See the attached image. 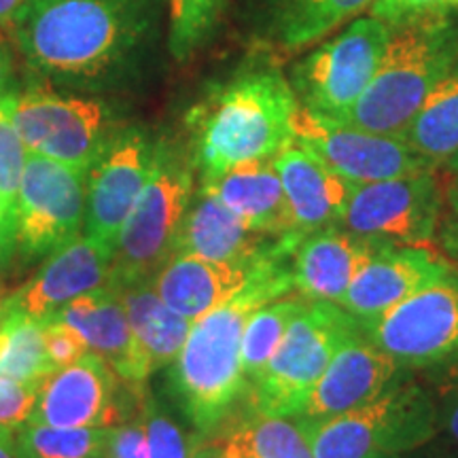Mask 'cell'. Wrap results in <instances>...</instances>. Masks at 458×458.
Wrapping results in <instances>:
<instances>
[{
	"label": "cell",
	"mask_w": 458,
	"mask_h": 458,
	"mask_svg": "<svg viewBox=\"0 0 458 458\" xmlns=\"http://www.w3.org/2000/svg\"><path fill=\"white\" fill-rule=\"evenodd\" d=\"M360 329L403 369L433 368L458 357V274L450 270L393 310L359 318Z\"/></svg>",
	"instance_id": "11"
},
{
	"label": "cell",
	"mask_w": 458,
	"mask_h": 458,
	"mask_svg": "<svg viewBox=\"0 0 458 458\" xmlns=\"http://www.w3.org/2000/svg\"><path fill=\"white\" fill-rule=\"evenodd\" d=\"M122 297L131 334L139 344L148 374L168 368L185 346L191 323L165 303L151 283H139L114 291Z\"/></svg>",
	"instance_id": "25"
},
{
	"label": "cell",
	"mask_w": 458,
	"mask_h": 458,
	"mask_svg": "<svg viewBox=\"0 0 458 458\" xmlns=\"http://www.w3.org/2000/svg\"><path fill=\"white\" fill-rule=\"evenodd\" d=\"M442 196L433 172L354 185L342 227L391 244L414 246L433 238Z\"/></svg>",
	"instance_id": "13"
},
{
	"label": "cell",
	"mask_w": 458,
	"mask_h": 458,
	"mask_svg": "<svg viewBox=\"0 0 458 458\" xmlns=\"http://www.w3.org/2000/svg\"><path fill=\"white\" fill-rule=\"evenodd\" d=\"M189 458H221V454H219V448H216V445H202V444H199L191 450Z\"/></svg>",
	"instance_id": "43"
},
{
	"label": "cell",
	"mask_w": 458,
	"mask_h": 458,
	"mask_svg": "<svg viewBox=\"0 0 458 458\" xmlns=\"http://www.w3.org/2000/svg\"><path fill=\"white\" fill-rule=\"evenodd\" d=\"M0 458H20L15 450V437H0Z\"/></svg>",
	"instance_id": "44"
},
{
	"label": "cell",
	"mask_w": 458,
	"mask_h": 458,
	"mask_svg": "<svg viewBox=\"0 0 458 458\" xmlns=\"http://www.w3.org/2000/svg\"><path fill=\"white\" fill-rule=\"evenodd\" d=\"M157 145L139 128L119 130L111 145L88 172L85 233L114 249L130 210L145 189Z\"/></svg>",
	"instance_id": "14"
},
{
	"label": "cell",
	"mask_w": 458,
	"mask_h": 458,
	"mask_svg": "<svg viewBox=\"0 0 458 458\" xmlns=\"http://www.w3.org/2000/svg\"><path fill=\"white\" fill-rule=\"evenodd\" d=\"M293 140L301 142L331 170L354 185L433 172L437 165L418 156L399 136L377 134L300 106Z\"/></svg>",
	"instance_id": "12"
},
{
	"label": "cell",
	"mask_w": 458,
	"mask_h": 458,
	"mask_svg": "<svg viewBox=\"0 0 458 458\" xmlns=\"http://www.w3.org/2000/svg\"><path fill=\"white\" fill-rule=\"evenodd\" d=\"M458 11V0H442V13H452Z\"/></svg>",
	"instance_id": "46"
},
{
	"label": "cell",
	"mask_w": 458,
	"mask_h": 458,
	"mask_svg": "<svg viewBox=\"0 0 458 458\" xmlns=\"http://www.w3.org/2000/svg\"><path fill=\"white\" fill-rule=\"evenodd\" d=\"M456 64L458 26L450 13L416 17L393 26L374 79L337 122L397 136Z\"/></svg>",
	"instance_id": "4"
},
{
	"label": "cell",
	"mask_w": 458,
	"mask_h": 458,
	"mask_svg": "<svg viewBox=\"0 0 458 458\" xmlns=\"http://www.w3.org/2000/svg\"><path fill=\"white\" fill-rule=\"evenodd\" d=\"M267 259L232 263L174 253L156 274L151 284L172 310L193 325L244 289Z\"/></svg>",
	"instance_id": "23"
},
{
	"label": "cell",
	"mask_w": 458,
	"mask_h": 458,
	"mask_svg": "<svg viewBox=\"0 0 458 458\" xmlns=\"http://www.w3.org/2000/svg\"><path fill=\"white\" fill-rule=\"evenodd\" d=\"M193 198V174L168 145H157L156 165L114 240L108 289L151 283L172 257L174 238Z\"/></svg>",
	"instance_id": "7"
},
{
	"label": "cell",
	"mask_w": 458,
	"mask_h": 458,
	"mask_svg": "<svg viewBox=\"0 0 458 458\" xmlns=\"http://www.w3.org/2000/svg\"><path fill=\"white\" fill-rule=\"evenodd\" d=\"M289 202L293 229L301 240L318 229L340 225L354 182L331 170L317 153L291 140L274 157Z\"/></svg>",
	"instance_id": "22"
},
{
	"label": "cell",
	"mask_w": 458,
	"mask_h": 458,
	"mask_svg": "<svg viewBox=\"0 0 458 458\" xmlns=\"http://www.w3.org/2000/svg\"><path fill=\"white\" fill-rule=\"evenodd\" d=\"M454 164H456V170H458V157L454 159ZM456 198H458V182H456Z\"/></svg>",
	"instance_id": "47"
},
{
	"label": "cell",
	"mask_w": 458,
	"mask_h": 458,
	"mask_svg": "<svg viewBox=\"0 0 458 458\" xmlns=\"http://www.w3.org/2000/svg\"><path fill=\"white\" fill-rule=\"evenodd\" d=\"M122 388H128L122 377L89 351L43 382L30 420L51 427L113 428L128 416Z\"/></svg>",
	"instance_id": "15"
},
{
	"label": "cell",
	"mask_w": 458,
	"mask_h": 458,
	"mask_svg": "<svg viewBox=\"0 0 458 458\" xmlns=\"http://www.w3.org/2000/svg\"><path fill=\"white\" fill-rule=\"evenodd\" d=\"M221 458H314L312 445L295 418L250 410L219 442Z\"/></svg>",
	"instance_id": "27"
},
{
	"label": "cell",
	"mask_w": 458,
	"mask_h": 458,
	"mask_svg": "<svg viewBox=\"0 0 458 458\" xmlns=\"http://www.w3.org/2000/svg\"><path fill=\"white\" fill-rule=\"evenodd\" d=\"M106 458H151L140 416L111 428Z\"/></svg>",
	"instance_id": "38"
},
{
	"label": "cell",
	"mask_w": 458,
	"mask_h": 458,
	"mask_svg": "<svg viewBox=\"0 0 458 458\" xmlns=\"http://www.w3.org/2000/svg\"><path fill=\"white\" fill-rule=\"evenodd\" d=\"M9 236V223H7V213H4L3 199H0V244L4 242V238Z\"/></svg>",
	"instance_id": "45"
},
{
	"label": "cell",
	"mask_w": 458,
	"mask_h": 458,
	"mask_svg": "<svg viewBox=\"0 0 458 458\" xmlns=\"http://www.w3.org/2000/svg\"><path fill=\"white\" fill-rule=\"evenodd\" d=\"M28 159V148L15 128L9 108V91L0 96V199L7 213L9 233L13 223L17 193H20L21 174Z\"/></svg>",
	"instance_id": "33"
},
{
	"label": "cell",
	"mask_w": 458,
	"mask_h": 458,
	"mask_svg": "<svg viewBox=\"0 0 458 458\" xmlns=\"http://www.w3.org/2000/svg\"><path fill=\"white\" fill-rule=\"evenodd\" d=\"M88 172L28 151L9 236L30 259L54 255L85 229Z\"/></svg>",
	"instance_id": "10"
},
{
	"label": "cell",
	"mask_w": 458,
	"mask_h": 458,
	"mask_svg": "<svg viewBox=\"0 0 458 458\" xmlns=\"http://www.w3.org/2000/svg\"><path fill=\"white\" fill-rule=\"evenodd\" d=\"M391 34L386 21L359 17L301 57L291 72L300 106L323 117H344L374 79Z\"/></svg>",
	"instance_id": "8"
},
{
	"label": "cell",
	"mask_w": 458,
	"mask_h": 458,
	"mask_svg": "<svg viewBox=\"0 0 458 458\" xmlns=\"http://www.w3.org/2000/svg\"><path fill=\"white\" fill-rule=\"evenodd\" d=\"M399 139L439 165L458 157V64L422 102Z\"/></svg>",
	"instance_id": "26"
},
{
	"label": "cell",
	"mask_w": 458,
	"mask_h": 458,
	"mask_svg": "<svg viewBox=\"0 0 458 458\" xmlns=\"http://www.w3.org/2000/svg\"><path fill=\"white\" fill-rule=\"evenodd\" d=\"M140 418L145 425L151 458H189L191 445L172 418L151 397L142 399Z\"/></svg>",
	"instance_id": "34"
},
{
	"label": "cell",
	"mask_w": 458,
	"mask_h": 458,
	"mask_svg": "<svg viewBox=\"0 0 458 458\" xmlns=\"http://www.w3.org/2000/svg\"><path fill=\"white\" fill-rule=\"evenodd\" d=\"M0 303H3V301H0Z\"/></svg>",
	"instance_id": "48"
},
{
	"label": "cell",
	"mask_w": 458,
	"mask_h": 458,
	"mask_svg": "<svg viewBox=\"0 0 458 458\" xmlns=\"http://www.w3.org/2000/svg\"><path fill=\"white\" fill-rule=\"evenodd\" d=\"M111 263V246L88 233L79 236L49 255L37 276L0 303V312H21L38 320L54 317L74 297L108 286Z\"/></svg>",
	"instance_id": "16"
},
{
	"label": "cell",
	"mask_w": 458,
	"mask_h": 458,
	"mask_svg": "<svg viewBox=\"0 0 458 458\" xmlns=\"http://www.w3.org/2000/svg\"><path fill=\"white\" fill-rule=\"evenodd\" d=\"M45 348L43 320L21 312H0V377L32 382L55 374Z\"/></svg>",
	"instance_id": "29"
},
{
	"label": "cell",
	"mask_w": 458,
	"mask_h": 458,
	"mask_svg": "<svg viewBox=\"0 0 458 458\" xmlns=\"http://www.w3.org/2000/svg\"><path fill=\"white\" fill-rule=\"evenodd\" d=\"M9 108L28 151L85 172L119 131L102 102L57 94L41 85L9 89Z\"/></svg>",
	"instance_id": "9"
},
{
	"label": "cell",
	"mask_w": 458,
	"mask_h": 458,
	"mask_svg": "<svg viewBox=\"0 0 458 458\" xmlns=\"http://www.w3.org/2000/svg\"><path fill=\"white\" fill-rule=\"evenodd\" d=\"M454 208H452L450 219L445 221V225L442 229V244L452 259H456L458 263V198L454 196L452 199Z\"/></svg>",
	"instance_id": "40"
},
{
	"label": "cell",
	"mask_w": 458,
	"mask_h": 458,
	"mask_svg": "<svg viewBox=\"0 0 458 458\" xmlns=\"http://www.w3.org/2000/svg\"><path fill=\"white\" fill-rule=\"evenodd\" d=\"M45 348H47L49 360L55 365V369L68 368L74 360H79L83 354L89 352L88 342L77 329L71 325L62 323L57 318H45Z\"/></svg>",
	"instance_id": "36"
},
{
	"label": "cell",
	"mask_w": 458,
	"mask_h": 458,
	"mask_svg": "<svg viewBox=\"0 0 458 458\" xmlns=\"http://www.w3.org/2000/svg\"><path fill=\"white\" fill-rule=\"evenodd\" d=\"M202 189L221 199L255 232L274 238L293 236L301 240L293 229V216L274 159L233 165L221 174L202 179Z\"/></svg>",
	"instance_id": "24"
},
{
	"label": "cell",
	"mask_w": 458,
	"mask_h": 458,
	"mask_svg": "<svg viewBox=\"0 0 458 458\" xmlns=\"http://www.w3.org/2000/svg\"><path fill=\"white\" fill-rule=\"evenodd\" d=\"M295 422L306 433L314 458H399L431 442L439 414L425 388L399 377L359 408Z\"/></svg>",
	"instance_id": "5"
},
{
	"label": "cell",
	"mask_w": 458,
	"mask_h": 458,
	"mask_svg": "<svg viewBox=\"0 0 458 458\" xmlns=\"http://www.w3.org/2000/svg\"><path fill=\"white\" fill-rule=\"evenodd\" d=\"M403 368L363 329L337 351L295 418H327L359 408L399 380Z\"/></svg>",
	"instance_id": "18"
},
{
	"label": "cell",
	"mask_w": 458,
	"mask_h": 458,
	"mask_svg": "<svg viewBox=\"0 0 458 458\" xmlns=\"http://www.w3.org/2000/svg\"><path fill=\"white\" fill-rule=\"evenodd\" d=\"M293 85L274 66H253L216 88L189 117L202 179L255 159H274L293 140Z\"/></svg>",
	"instance_id": "3"
},
{
	"label": "cell",
	"mask_w": 458,
	"mask_h": 458,
	"mask_svg": "<svg viewBox=\"0 0 458 458\" xmlns=\"http://www.w3.org/2000/svg\"><path fill=\"white\" fill-rule=\"evenodd\" d=\"M227 0H168V45L176 60H187L208 41Z\"/></svg>",
	"instance_id": "32"
},
{
	"label": "cell",
	"mask_w": 458,
	"mask_h": 458,
	"mask_svg": "<svg viewBox=\"0 0 458 458\" xmlns=\"http://www.w3.org/2000/svg\"><path fill=\"white\" fill-rule=\"evenodd\" d=\"M306 303L308 300H303L301 295L278 297L250 314L242 337V376L246 393L270 363L286 327L306 308Z\"/></svg>",
	"instance_id": "31"
},
{
	"label": "cell",
	"mask_w": 458,
	"mask_h": 458,
	"mask_svg": "<svg viewBox=\"0 0 458 458\" xmlns=\"http://www.w3.org/2000/svg\"><path fill=\"white\" fill-rule=\"evenodd\" d=\"M293 289V255L267 259L232 300L191 325L172 363V388L191 425L213 433L246 394L242 337L250 314Z\"/></svg>",
	"instance_id": "2"
},
{
	"label": "cell",
	"mask_w": 458,
	"mask_h": 458,
	"mask_svg": "<svg viewBox=\"0 0 458 458\" xmlns=\"http://www.w3.org/2000/svg\"><path fill=\"white\" fill-rule=\"evenodd\" d=\"M43 382L0 377V437H15V433L30 420Z\"/></svg>",
	"instance_id": "35"
},
{
	"label": "cell",
	"mask_w": 458,
	"mask_h": 458,
	"mask_svg": "<svg viewBox=\"0 0 458 458\" xmlns=\"http://www.w3.org/2000/svg\"><path fill=\"white\" fill-rule=\"evenodd\" d=\"M359 331V318L340 303L308 301L291 320L270 363L246 393L250 394V410L270 416H300L308 394L337 351Z\"/></svg>",
	"instance_id": "6"
},
{
	"label": "cell",
	"mask_w": 458,
	"mask_h": 458,
	"mask_svg": "<svg viewBox=\"0 0 458 458\" xmlns=\"http://www.w3.org/2000/svg\"><path fill=\"white\" fill-rule=\"evenodd\" d=\"M439 401H442V410H437L439 422L444 420L445 431L458 444V360L444 371L439 380Z\"/></svg>",
	"instance_id": "39"
},
{
	"label": "cell",
	"mask_w": 458,
	"mask_h": 458,
	"mask_svg": "<svg viewBox=\"0 0 458 458\" xmlns=\"http://www.w3.org/2000/svg\"><path fill=\"white\" fill-rule=\"evenodd\" d=\"M386 244L391 242L342 225L318 229L295 246L293 289L308 301H337L365 263Z\"/></svg>",
	"instance_id": "21"
},
{
	"label": "cell",
	"mask_w": 458,
	"mask_h": 458,
	"mask_svg": "<svg viewBox=\"0 0 458 458\" xmlns=\"http://www.w3.org/2000/svg\"><path fill=\"white\" fill-rule=\"evenodd\" d=\"M111 428L51 427L28 420L15 433L20 458H106Z\"/></svg>",
	"instance_id": "30"
},
{
	"label": "cell",
	"mask_w": 458,
	"mask_h": 458,
	"mask_svg": "<svg viewBox=\"0 0 458 458\" xmlns=\"http://www.w3.org/2000/svg\"><path fill=\"white\" fill-rule=\"evenodd\" d=\"M301 240L274 238L255 232L213 193L199 189L189 204L174 238V253H187L213 261L257 263L274 255H293Z\"/></svg>",
	"instance_id": "17"
},
{
	"label": "cell",
	"mask_w": 458,
	"mask_h": 458,
	"mask_svg": "<svg viewBox=\"0 0 458 458\" xmlns=\"http://www.w3.org/2000/svg\"><path fill=\"white\" fill-rule=\"evenodd\" d=\"M49 318H57L77 329L88 342L89 351L105 359L136 397L145 399V386L151 374L131 334L122 297L113 289L105 286L74 297Z\"/></svg>",
	"instance_id": "20"
},
{
	"label": "cell",
	"mask_w": 458,
	"mask_h": 458,
	"mask_svg": "<svg viewBox=\"0 0 458 458\" xmlns=\"http://www.w3.org/2000/svg\"><path fill=\"white\" fill-rule=\"evenodd\" d=\"M433 13H442V0H374L369 15L386 21L388 26H399Z\"/></svg>",
	"instance_id": "37"
},
{
	"label": "cell",
	"mask_w": 458,
	"mask_h": 458,
	"mask_svg": "<svg viewBox=\"0 0 458 458\" xmlns=\"http://www.w3.org/2000/svg\"><path fill=\"white\" fill-rule=\"evenodd\" d=\"M450 270L448 263L427 249L386 244L365 263L335 303L357 318H376Z\"/></svg>",
	"instance_id": "19"
},
{
	"label": "cell",
	"mask_w": 458,
	"mask_h": 458,
	"mask_svg": "<svg viewBox=\"0 0 458 458\" xmlns=\"http://www.w3.org/2000/svg\"><path fill=\"white\" fill-rule=\"evenodd\" d=\"M9 79H11V54L4 45L3 37H0V96L9 91Z\"/></svg>",
	"instance_id": "41"
},
{
	"label": "cell",
	"mask_w": 458,
	"mask_h": 458,
	"mask_svg": "<svg viewBox=\"0 0 458 458\" xmlns=\"http://www.w3.org/2000/svg\"><path fill=\"white\" fill-rule=\"evenodd\" d=\"M157 0H24L11 21L28 64L62 83H100L151 37Z\"/></svg>",
	"instance_id": "1"
},
{
	"label": "cell",
	"mask_w": 458,
	"mask_h": 458,
	"mask_svg": "<svg viewBox=\"0 0 458 458\" xmlns=\"http://www.w3.org/2000/svg\"><path fill=\"white\" fill-rule=\"evenodd\" d=\"M374 0H276L274 34L286 49L314 45L354 17L369 11Z\"/></svg>",
	"instance_id": "28"
},
{
	"label": "cell",
	"mask_w": 458,
	"mask_h": 458,
	"mask_svg": "<svg viewBox=\"0 0 458 458\" xmlns=\"http://www.w3.org/2000/svg\"><path fill=\"white\" fill-rule=\"evenodd\" d=\"M24 0H0V30L9 32L15 11Z\"/></svg>",
	"instance_id": "42"
}]
</instances>
